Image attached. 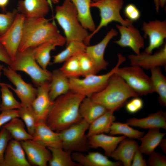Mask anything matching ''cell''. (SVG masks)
I'll return each instance as SVG.
<instances>
[{
  "mask_svg": "<svg viewBox=\"0 0 166 166\" xmlns=\"http://www.w3.org/2000/svg\"><path fill=\"white\" fill-rule=\"evenodd\" d=\"M85 97L71 90L58 97L48 115L46 124L53 131L59 132L80 122L83 119L79 108Z\"/></svg>",
  "mask_w": 166,
  "mask_h": 166,
  "instance_id": "1",
  "label": "cell"
},
{
  "mask_svg": "<svg viewBox=\"0 0 166 166\" xmlns=\"http://www.w3.org/2000/svg\"><path fill=\"white\" fill-rule=\"evenodd\" d=\"M50 42L57 43L59 46H63L66 43L65 37L60 33L54 22L45 17L25 18L18 51Z\"/></svg>",
  "mask_w": 166,
  "mask_h": 166,
  "instance_id": "2",
  "label": "cell"
},
{
  "mask_svg": "<svg viewBox=\"0 0 166 166\" xmlns=\"http://www.w3.org/2000/svg\"><path fill=\"white\" fill-rule=\"evenodd\" d=\"M138 96L115 73L111 76L105 88L90 97L108 111L114 112L121 108L128 98Z\"/></svg>",
  "mask_w": 166,
  "mask_h": 166,
  "instance_id": "3",
  "label": "cell"
},
{
  "mask_svg": "<svg viewBox=\"0 0 166 166\" xmlns=\"http://www.w3.org/2000/svg\"><path fill=\"white\" fill-rule=\"evenodd\" d=\"M54 17L63 30L66 45L73 41L84 42L89 34L79 21L77 10L69 0H64L61 5L55 8Z\"/></svg>",
  "mask_w": 166,
  "mask_h": 166,
  "instance_id": "4",
  "label": "cell"
},
{
  "mask_svg": "<svg viewBox=\"0 0 166 166\" xmlns=\"http://www.w3.org/2000/svg\"><path fill=\"white\" fill-rule=\"evenodd\" d=\"M117 64L109 72L101 75L93 74L84 77L69 79L70 90L87 97L102 90L107 86L111 76L116 72L120 65L126 60L120 53L117 54Z\"/></svg>",
  "mask_w": 166,
  "mask_h": 166,
  "instance_id": "5",
  "label": "cell"
},
{
  "mask_svg": "<svg viewBox=\"0 0 166 166\" xmlns=\"http://www.w3.org/2000/svg\"><path fill=\"white\" fill-rule=\"evenodd\" d=\"M9 66L14 71L26 73L37 87L51 80L52 72L43 69L39 65L34 57L33 48L18 51L15 59Z\"/></svg>",
  "mask_w": 166,
  "mask_h": 166,
  "instance_id": "6",
  "label": "cell"
},
{
  "mask_svg": "<svg viewBox=\"0 0 166 166\" xmlns=\"http://www.w3.org/2000/svg\"><path fill=\"white\" fill-rule=\"evenodd\" d=\"M123 4V0H98L91 2V7H96L99 10L101 20L95 30L89 35L84 42L86 45H89L92 38L101 29L112 22H117L125 26L132 24L133 22L127 19H123L121 15L120 11Z\"/></svg>",
  "mask_w": 166,
  "mask_h": 166,
  "instance_id": "7",
  "label": "cell"
},
{
  "mask_svg": "<svg viewBox=\"0 0 166 166\" xmlns=\"http://www.w3.org/2000/svg\"><path fill=\"white\" fill-rule=\"evenodd\" d=\"M89 125L83 119L79 122L59 132L62 148L72 152L87 151L90 147L85 132Z\"/></svg>",
  "mask_w": 166,
  "mask_h": 166,
  "instance_id": "8",
  "label": "cell"
},
{
  "mask_svg": "<svg viewBox=\"0 0 166 166\" xmlns=\"http://www.w3.org/2000/svg\"><path fill=\"white\" fill-rule=\"evenodd\" d=\"M116 73L139 96L155 92L150 77L141 67L134 65L119 67Z\"/></svg>",
  "mask_w": 166,
  "mask_h": 166,
  "instance_id": "9",
  "label": "cell"
},
{
  "mask_svg": "<svg viewBox=\"0 0 166 166\" xmlns=\"http://www.w3.org/2000/svg\"><path fill=\"white\" fill-rule=\"evenodd\" d=\"M2 71L4 75L15 87L16 88H14L8 84L9 88L15 92L20 100L22 106L31 107L32 104L37 95V89L33 87L31 84L26 82L20 74L12 69L9 66L7 67L3 66Z\"/></svg>",
  "mask_w": 166,
  "mask_h": 166,
  "instance_id": "10",
  "label": "cell"
},
{
  "mask_svg": "<svg viewBox=\"0 0 166 166\" xmlns=\"http://www.w3.org/2000/svg\"><path fill=\"white\" fill-rule=\"evenodd\" d=\"M25 16L18 13L7 30L0 37V43L13 61L18 51L23 30Z\"/></svg>",
  "mask_w": 166,
  "mask_h": 166,
  "instance_id": "11",
  "label": "cell"
},
{
  "mask_svg": "<svg viewBox=\"0 0 166 166\" xmlns=\"http://www.w3.org/2000/svg\"><path fill=\"white\" fill-rule=\"evenodd\" d=\"M142 30L144 32V37L149 38V45L144 51L149 54L152 53L155 49L162 46L166 38V21L156 19L148 22H144Z\"/></svg>",
  "mask_w": 166,
  "mask_h": 166,
  "instance_id": "12",
  "label": "cell"
},
{
  "mask_svg": "<svg viewBox=\"0 0 166 166\" xmlns=\"http://www.w3.org/2000/svg\"><path fill=\"white\" fill-rule=\"evenodd\" d=\"M128 57L131 65L138 66L143 69L152 68L166 65V44L154 53L149 54L144 52L138 54H129Z\"/></svg>",
  "mask_w": 166,
  "mask_h": 166,
  "instance_id": "13",
  "label": "cell"
},
{
  "mask_svg": "<svg viewBox=\"0 0 166 166\" xmlns=\"http://www.w3.org/2000/svg\"><path fill=\"white\" fill-rule=\"evenodd\" d=\"M20 142L31 165H47L52 156L51 152L48 148L33 139Z\"/></svg>",
  "mask_w": 166,
  "mask_h": 166,
  "instance_id": "14",
  "label": "cell"
},
{
  "mask_svg": "<svg viewBox=\"0 0 166 166\" xmlns=\"http://www.w3.org/2000/svg\"><path fill=\"white\" fill-rule=\"evenodd\" d=\"M120 38L113 42L122 47L130 48L136 54H139L140 50L144 46V39L139 31L133 25L125 26L117 24Z\"/></svg>",
  "mask_w": 166,
  "mask_h": 166,
  "instance_id": "15",
  "label": "cell"
},
{
  "mask_svg": "<svg viewBox=\"0 0 166 166\" xmlns=\"http://www.w3.org/2000/svg\"><path fill=\"white\" fill-rule=\"evenodd\" d=\"M50 82L47 81L38 87L37 96L33 101L31 107L36 119V123L46 122L48 115L54 101L49 96Z\"/></svg>",
  "mask_w": 166,
  "mask_h": 166,
  "instance_id": "16",
  "label": "cell"
},
{
  "mask_svg": "<svg viewBox=\"0 0 166 166\" xmlns=\"http://www.w3.org/2000/svg\"><path fill=\"white\" fill-rule=\"evenodd\" d=\"M118 34L115 29L112 28L99 43L86 46L85 52L93 61L97 73L106 69L109 63L104 59L105 52L109 42Z\"/></svg>",
  "mask_w": 166,
  "mask_h": 166,
  "instance_id": "17",
  "label": "cell"
},
{
  "mask_svg": "<svg viewBox=\"0 0 166 166\" xmlns=\"http://www.w3.org/2000/svg\"><path fill=\"white\" fill-rule=\"evenodd\" d=\"M33 136V140L48 148H62L59 132L53 130L46 122L36 123Z\"/></svg>",
  "mask_w": 166,
  "mask_h": 166,
  "instance_id": "18",
  "label": "cell"
},
{
  "mask_svg": "<svg viewBox=\"0 0 166 166\" xmlns=\"http://www.w3.org/2000/svg\"><path fill=\"white\" fill-rule=\"evenodd\" d=\"M50 6L48 0H22L18 1L17 10L26 18H39L49 13Z\"/></svg>",
  "mask_w": 166,
  "mask_h": 166,
  "instance_id": "19",
  "label": "cell"
},
{
  "mask_svg": "<svg viewBox=\"0 0 166 166\" xmlns=\"http://www.w3.org/2000/svg\"><path fill=\"white\" fill-rule=\"evenodd\" d=\"M20 141L11 139L6 148L2 166H30Z\"/></svg>",
  "mask_w": 166,
  "mask_h": 166,
  "instance_id": "20",
  "label": "cell"
},
{
  "mask_svg": "<svg viewBox=\"0 0 166 166\" xmlns=\"http://www.w3.org/2000/svg\"><path fill=\"white\" fill-rule=\"evenodd\" d=\"M72 156L73 160L80 166H120L122 165L120 161H112L107 156L99 152H90L85 155L81 152H72Z\"/></svg>",
  "mask_w": 166,
  "mask_h": 166,
  "instance_id": "21",
  "label": "cell"
},
{
  "mask_svg": "<svg viewBox=\"0 0 166 166\" xmlns=\"http://www.w3.org/2000/svg\"><path fill=\"white\" fill-rule=\"evenodd\" d=\"M126 123L130 126L142 128H162L166 130V112L160 110L144 118H132L127 120Z\"/></svg>",
  "mask_w": 166,
  "mask_h": 166,
  "instance_id": "22",
  "label": "cell"
},
{
  "mask_svg": "<svg viewBox=\"0 0 166 166\" xmlns=\"http://www.w3.org/2000/svg\"><path fill=\"white\" fill-rule=\"evenodd\" d=\"M88 138L90 147L92 148H101L104 151L107 156H110L118 144L126 138L124 136H114L102 133L93 135Z\"/></svg>",
  "mask_w": 166,
  "mask_h": 166,
  "instance_id": "23",
  "label": "cell"
},
{
  "mask_svg": "<svg viewBox=\"0 0 166 166\" xmlns=\"http://www.w3.org/2000/svg\"><path fill=\"white\" fill-rule=\"evenodd\" d=\"M138 148L136 141L125 138L120 142L110 157L120 161L124 166H130L134 154Z\"/></svg>",
  "mask_w": 166,
  "mask_h": 166,
  "instance_id": "24",
  "label": "cell"
},
{
  "mask_svg": "<svg viewBox=\"0 0 166 166\" xmlns=\"http://www.w3.org/2000/svg\"><path fill=\"white\" fill-rule=\"evenodd\" d=\"M108 111L105 107L94 101L90 97H85L79 108L81 116L89 124Z\"/></svg>",
  "mask_w": 166,
  "mask_h": 166,
  "instance_id": "25",
  "label": "cell"
},
{
  "mask_svg": "<svg viewBox=\"0 0 166 166\" xmlns=\"http://www.w3.org/2000/svg\"><path fill=\"white\" fill-rule=\"evenodd\" d=\"M52 73L49 96L50 100L54 101L58 97L67 93L70 89L69 79L63 74L59 69L54 70Z\"/></svg>",
  "mask_w": 166,
  "mask_h": 166,
  "instance_id": "26",
  "label": "cell"
},
{
  "mask_svg": "<svg viewBox=\"0 0 166 166\" xmlns=\"http://www.w3.org/2000/svg\"><path fill=\"white\" fill-rule=\"evenodd\" d=\"M74 4L77 10L80 23L85 29L92 32L96 27L90 10L91 0H69Z\"/></svg>",
  "mask_w": 166,
  "mask_h": 166,
  "instance_id": "27",
  "label": "cell"
},
{
  "mask_svg": "<svg viewBox=\"0 0 166 166\" xmlns=\"http://www.w3.org/2000/svg\"><path fill=\"white\" fill-rule=\"evenodd\" d=\"M160 129H149L145 135L137 139L141 141V144L139 146L138 149L142 154L149 155L159 145L161 140L166 135V133L161 132Z\"/></svg>",
  "mask_w": 166,
  "mask_h": 166,
  "instance_id": "28",
  "label": "cell"
},
{
  "mask_svg": "<svg viewBox=\"0 0 166 166\" xmlns=\"http://www.w3.org/2000/svg\"><path fill=\"white\" fill-rule=\"evenodd\" d=\"M113 113L114 112L108 111L90 123L88 129L87 136L109 133L111 125L116 119Z\"/></svg>",
  "mask_w": 166,
  "mask_h": 166,
  "instance_id": "29",
  "label": "cell"
},
{
  "mask_svg": "<svg viewBox=\"0 0 166 166\" xmlns=\"http://www.w3.org/2000/svg\"><path fill=\"white\" fill-rule=\"evenodd\" d=\"M150 77L155 92L159 95L158 101L162 106L166 105V77L160 67L150 69Z\"/></svg>",
  "mask_w": 166,
  "mask_h": 166,
  "instance_id": "30",
  "label": "cell"
},
{
  "mask_svg": "<svg viewBox=\"0 0 166 166\" xmlns=\"http://www.w3.org/2000/svg\"><path fill=\"white\" fill-rule=\"evenodd\" d=\"M51 157L48 164L49 166H81L74 161L72 156V152L65 151L61 148H48Z\"/></svg>",
  "mask_w": 166,
  "mask_h": 166,
  "instance_id": "31",
  "label": "cell"
},
{
  "mask_svg": "<svg viewBox=\"0 0 166 166\" xmlns=\"http://www.w3.org/2000/svg\"><path fill=\"white\" fill-rule=\"evenodd\" d=\"M2 127L7 130L13 138L19 141L33 139V136L25 129L23 121L18 117H14Z\"/></svg>",
  "mask_w": 166,
  "mask_h": 166,
  "instance_id": "32",
  "label": "cell"
},
{
  "mask_svg": "<svg viewBox=\"0 0 166 166\" xmlns=\"http://www.w3.org/2000/svg\"><path fill=\"white\" fill-rule=\"evenodd\" d=\"M57 46H59L57 43L50 42L33 48L34 57L39 65L43 69H47L50 60V52L55 49Z\"/></svg>",
  "mask_w": 166,
  "mask_h": 166,
  "instance_id": "33",
  "label": "cell"
},
{
  "mask_svg": "<svg viewBox=\"0 0 166 166\" xmlns=\"http://www.w3.org/2000/svg\"><path fill=\"white\" fill-rule=\"evenodd\" d=\"M66 45L65 49L53 56V63L64 62L73 56L85 52L87 46L83 42L78 41H71Z\"/></svg>",
  "mask_w": 166,
  "mask_h": 166,
  "instance_id": "34",
  "label": "cell"
},
{
  "mask_svg": "<svg viewBox=\"0 0 166 166\" xmlns=\"http://www.w3.org/2000/svg\"><path fill=\"white\" fill-rule=\"evenodd\" d=\"M2 102L0 104L1 111L12 109H18L22 106L18 101L10 90L8 84L0 82Z\"/></svg>",
  "mask_w": 166,
  "mask_h": 166,
  "instance_id": "35",
  "label": "cell"
},
{
  "mask_svg": "<svg viewBox=\"0 0 166 166\" xmlns=\"http://www.w3.org/2000/svg\"><path fill=\"white\" fill-rule=\"evenodd\" d=\"M109 133L112 136L121 134L131 139H137L144 135V132L132 128L126 123L114 121L111 125Z\"/></svg>",
  "mask_w": 166,
  "mask_h": 166,
  "instance_id": "36",
  "label": "cell"
},
{
  "mask_svg": "<svg viewBox=\"0 0 166 166\" xmlns=\"http://www.w3.org/2000/svg\"><path fill=\"white\" fill-rule=\"evenodd\" d=\"M59 69L69 79L79 77L81 76L77 55L65 61L62 66Z\"/></svg>",
  "mask_w": 166,
  "mask_h": 166,
  "instance_id": "37",
  "label": "cell"
},
{
  "mask_svg": "<svg viewBox=\"0 0 166 166\" xmlns=\"http://www.w3.org/2000/svg\"><path fill=\"white\" fill-rule=\"evenodd\" d=\"M18 110L19 117L20 118L25 124L27 132L33 136L35 129L36 119L32 107L22 106Z\"/></svg>",
  "mask_w": 166,
  "mask_h": 166,
  "instance_id": "38",
  "label": "cell"
},
{
  "mask_svg": "<svg viewBox=\"0 0 166 166\" xmlns=\"http://www.w3.org/2000/svg\"><path fill=\"white\" fill-rule=\"evenodd\" d=\"M81 76L85 77L89 75L96 74L97 72L92 59L85 52L77 55Z\"/></svg>",
  "mask_w": 166,
  "mask_h": 166,
  "instance_id": "39",
  "label": "cell"
},
{
  "mask_svg": "<svg viewBox=\"0 0 166 166\" xmlns=\"http://www.w3.org/2000/svg\"><path fill=\"white\" fill-rule=\"evenodd\" d=\"M18 13L17 9L6 14H0V37L7 30Z\"/></svg>",
  "mask_w": 166,
  "mask_h": 166,
  "instance_id": "40",
  "label": "cell"
},
{
  "mask_svg": "<svg viewBox=\"0 0 166 166\" xmlns=\"http://www.w3.org/2000/svg\"><path fill=\"white\" fill-rule=\"evenodd\" d=\"M13 138L6 128L2 127L0 130V166L3 162L5 152L9 141Z\"/></svg>",
  "mask_w": 166,
  "mask_h": 166,
  "instance_id": "41",
  "label": "cell"
},
{
  "mask_svg": "<svg viewBox=\"0 0 166 166\" xmlns=\"http://www.w3.org/2000/svg\"><path fill=\"white\" fill-rule=\"evenodd\" d=\"M147 162L148 166H165L166 157L164 155L154 151L151 153Z\"/></svg>",
  "mask_w": 166,
  "mask_h": 166,
  "instance_id": "42",
  "label": "cell"
},
{
  "mask_svg": "<svg viewBox=\"0 0 166 166\" xmlns=\"http://www.w3.org/2000/svg\"><path fill=\"white\" fill-rule=\"evenodd\" d=\"M124 14L127 19L132 22L138 20L140 18L141 13L137 8L134 4H127L124 9Z\"/></svg>",
  "mask_w": 166,
  "mask_h": 166,
  "instance_id": "43",
  "label": "cell"
},
{
  "mask_svg": "<svg viewBox=\"0 0 166 166\" xmlns=\"http://www.w3.org/2000/svg\"><path fill=\"white\" fill-rule=\"evenodd\" d=\"M144 106L142 100L138 97H133L125 105V109L128 112L131 114L136 113L140 110Z\"/></svg>",
  "mask_w": 166,
  "mask_h": 166,
  "instance_id": "44",
  "label": "cell"
},
{
  "mask_svg": "<svg viewBox=\"0 0 166 166\" xmlns=\"http://www.w3.org/2000/svg\"><path fill=\"white\" fill-rule=\"evenodd\" d=\"M0 113V129L5 124L13 118L19 117L18 109H15L1 111Z\"/></svg>",
  "mask_w": 166,
  "mask_h": 166,
  "instance_id": "45",
  "label": "cell"
},
{
  "mask_svg": "<svg viewBox=\"0 0 166 166\" xmlns=\"http://www.w3.org/2000/svg\"><path fill=\"white\" fill-rule=\"evenodd\" d=\"M142 153L139 149L137 150L134 155L131 166H146L147 162L143 158Z\"/></svg>",
  "mask_w": 166,
  "mask_h": 166,
  "instance_id": "46",
  "label": "cell"
},
{
  "mask_svg": "<svg viewBox=\"0 0 166 166\" xmlns=\"http://www.w3.org/2000/svg\"><path fill=\"white\" fill-rule=\"evenodd\" d=\"M0 61L8 66L11 64L12 61L4 47L0 43Z\"/></svg>",
  "mask_w": 166,
  "mask_h": 166,
  "instance_id": "47",
  "label": "cell"
},
{
  "mask_svg": "<svg viewBox=\"0 0 166 166\" xmlns=\"http://www.w3.org/2000/svg\"><path fill=\"white\" fill-rule=\"evenodd\" d=\"M159 145L160 146L163 152L166 153V139L163 138L160 142Z\"/></svg>",
  "mask_w": 166,
  "mask_h": 166,
  "instance_id": "48",
  "label": "cell"
},
{
  "mask_svg": "<svg viewBox=\"0 0 166 166\" xmlns=\"http://www.w3.org/2000/svg\"><path fill=\"white\" fill-rule=\"evenodd\" d=\"M9 0H0V7L3 10H5V7L8 3Z\"/></svg>",
  "mask_w": 166,
  "mask_h": 166,
  "instance_id": "49",
  "label": "cell"
},
{
  "mask_svg": "<svg viewBox=\"0 0 166 166\" xmlns=\"http://www.w3.org/2000/svg\"><path fill=\"white\" fill-rule=\"evenodd\" d=\"M154 2L155 6L156 7V10L157 12H158L160 9V6L159 4L158 0H154Z\"/></svg>",
  "mask_w": 166,
  "mask_h": 166,
  "instance_id": "50",
  "label": "cell"
},
{
  "mask_svg": "<svg viewBox=\"0 0 166 166\" xmlns=\"http://www.w3.org/2000/svg\"><path fill=\"white\" fill-rule=\"evenodd\" d=\"M160 7L163 8L165 4L166 0H158Z\"/></svg>",
  "mask_w": 166,
  "mask_h": 166,
  "instance_id": "51",
  "label": "cell"
},
{
  "mask_svg": "<svg viewBox=\"0 0 166 166\" xmlns=\"http://www.w3.org/2000/svg\"><path fill=\"white\" fill-rule=\"evenodd\" d=\"M51 6V3H53L54 4L58 3L59 2V0H48Z\"/></svg>",
  "mask_w": 166,
  "mask_h": 166,
  "instance_id": "52",
  "label": "cell"
},
{
  "mask_svg": "<svg viewBox=\"0 0 166 166\" xmlns=\"http://www.w3.org/2000/svg\"><path fill=\"white\" fill-rule=\"evenodd\" d=\"M3 66V65H0V77L1 76V73H2V68ZM0 111H1L0 107Z\"/></svg>",
  "mask_w": 166,
  "mask_h": 166,
  "instance_id": "53",
  "label": "cell"
},
{
  "mask_svg": "<svg viewBox=\"0 0 166 166\" xmlns=\"http://www.w3.org/2000/svg\"><path fill=\"white\" fill-rule=\"evenodd\" d=\"M92 0L93 1V2H95L98 0Z\"/></svg>",
  "mask_w": 166,
  "mask_h": 166,
  "instance_id": "54",
  "label": "cell"
},
{
  "mask_svg": "<svg viewBox=\"0 0 166 166\" xmlns=\"http://www.w3.org/2000/svg\"></svg>",
  "mask_w": 166,
  "mask_h": 166,
  "instance_id": "55",
  "label": "cell"
}]
</instances>
